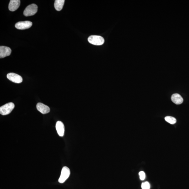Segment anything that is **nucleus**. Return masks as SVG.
I'll list each match as a JSON object with an SVG mask.
<instances>
[{
	"label": "nucleus",
	"mask_w": 189,
	"mask_h": 189,
	"mask_svg": "<svg viewBox=\"0 0 189 189\" xmlns=\"http://www.w3.org/2000/svg\"><path fill=\"white\" fill-rule=\"evenodd\" d=\"M7 78L12 82L20 84L23 81V79L21 76L14 73H10L7 75Z\"/></svg>",
	"instance_id": "6"
},
{
	"label": "nucleus",
	"mask_w": 189,
	"mask_h": 189,
	"mask_svg": "<svg viewBox=\"0 0 189 189\" xmlns=\"http://www.w3.org/2000/svg\"><path fill=\"white\" fill-rule=\"evenodd\" d=\"M165 119L166 121L168 122V123L171 124V125H174L176 122V119L171 116H167L165 118Z\"/></svg>",
	"instance_id": "13"
},
{
	"label": "nucleus",
	"mask_w": 189,
	"mask_h": 189,
	"mask_svg": "<svg viewBox=\"0 0 189 189\" xmlns=\"http://www.w3.org/2000/svg\"><path fill=\"white\" fill-rule=\"evenodd\" d=\"M21 1L19 0H11L8 5V8L10 11H14L19 8Z\"/></svg>",
	"instance_id": "8"
},
{
	"label": "nucleus",
	"mask_w": 189,
	"mask_h": 189,
	"mask_svg": "<svg viewBox=\"0 0 189 189\" xmlns=\"http://www.w3.org/2000/svg\"><path fill=\"white\" fill-rule=\"evenodd\" d=\"M15 105L12 102H9L0 108V113L3 115L10 114L14 108Z\"/></svg>",
	"instance_id": "1"
},
{
	"label": "nucleus",
	"mask_w": 189,
	"mask_h": 189,
	"mask_svg": "<svg viewBox=\"0 0 189 189\" xmlns=\"http://www.w3.org/2000/svg\"><path fill=\"white\" fill-rule=\"evenodd\" d=\"M139 176L140 179L142 181H143L144 180L145 178V174L144 172L143 171H141L139 173Z\"/></svg>",
	"instance_id": "15"
},
{
	"label": "nucleus",
	"mask_w": 189,
	"mask_h": 189,
	"mask_svg": "<svg viewBox=\"0 0 189 189\" xmlns=\"http://www.w3.org/2000/svg\"><path fill=\"white\" fill-rule=\"evenodd\" d=\"M71 174L70 169L67 166L63 167L61 175L59 179V182L60 183H63L69 177Z\"/></svg>",
	"instance_id": "3"
},
{
	"label": "nucleus",
	"mask_w": 189,
	"mask_h": 189,
	"mask_svg": "<svg viewBox=\"0 0 189 189\" xmlns=\"http://www.w3.org/2000/svg\"><path fill=\"white\" fill-rule=\"evenodd\" d=\"M88 41L91 44L95 45H101L104 44V40L100 36L91 35L88 38Z\"/></svg>",
	"instance_id": "2"
},
{
	"label": "nucleus",
	"mask_w": 189,
	"mask_h": 189,
	"mask_svg": "<svg viewBox=\"0 0 189 189\" xmlns=\"http://www.w3.org/2000/svg\"><path fill=\"white\" fill-rule=\"evenodd\" d=\"M65 1L64 0H56L55 1V7L57 11H60L63 8Z\"/></svg>",
	"instance_id": "12"
},
{
	"label": "nucleus",
	"mask_w": 189,
	"mask_h": 189,
	"mask_svg": "<svg viewBox=\"0 0 189 189\" xmlns=\"http://www.w3.org/2000/svg\"><path fill=\"white\" fill-rule=\"evenodd\" d=\"M32 23L31 21H20L15 24L16 28L18 30H23L29 28L32 26Z\"/></svg>",
	"instance_id": "5"
},
{
	"label": "nucleus",
	"mask_w": 189,
	"mask_h": 189,
	"mask_svg": "<svg viewBox=\"0 0 189 189\" xmlns=\"http://www.w3.org/2000/svg\"><path fill=\"white\" fill-rule=\"evenodd\" d=\"M11 53V50L10 48L5 46L0 47V58H4L8 56Z\"/></svg>",
	"instance_id": "7"
},
{
	"label": "nucleus",
	"mask_w": 189,
	"mask_h": 189,
	"mask_svg": "<svg viewBox=\"0 0 189 189\" xmlns=\"http://www.w3.org/2000/svg\"><path fill=\"white\" fill-rule=\"evenodd\" d=\"M141 188L142 189H150V183L147 181L142 183L141 185Z\"/></svg>",
	"instance_id": "14"
},
{
	"label": "nucleus",
	"mask_w": 189,
	"mask_h": 189,
	"mask_svg": "<svg viewBox=\"0 0 189 189\" xmlns=\"http://www.w3.org/2000/svg\"><path fill=\"white\" fill-rule=\"evenodd\" d=\"M171 100L173 102L177 105L182 103L183 102L182 97L178 93H174L173 95L171 96Z\"/></svg>",
	"instance_id": "11"
},
{
	"label": "nucleus",
	"mask_w": 189,
	"mask_h": 189,
	"mask_svg": "<svg viewBox=\"0 0 189 189\" xmlns=\"http://www.w3.org/2000/svg\"><path fill=\"white\" fill-rule=\"evenodd\" d=\"M38 11V6L34 4H30L27 6L24 12V14L26 17L35 15Z\"/></svg>",
	"instance_id": "4"
},
{
	"label": "nucleus",
	"mask_w": 189,
	"mask_h": 189,
	"mask_svg": "<svg viewBox=\"0 0 189 189\" xmlns=\"http://www.w3.org/2000/svg\"><path fill=\"white\" fill-rule=\"evenodd\" d=\"M37 108L39 112L43 114L49 113L50 111V108L48 106L41 103H39L37 104Z\"/></svg>",
	"instance_id": "9"
},
{
	"label": "nucleus",
	"mask_w": 189,
	"mask_h": 189,
	"mask_svg": "<svg viewBox=\"0 0 189 189\" xmlns=\"http://www.w3.org/2000/svg\"><path fill=\"white\" fill-rule=\"evenodd\" d=\"M56 129L57 130V134L60 137L64 136V126L62 122L58 121L56 124Z\"/></svg>",
	"instance_id": "10"
}]
</instances>
